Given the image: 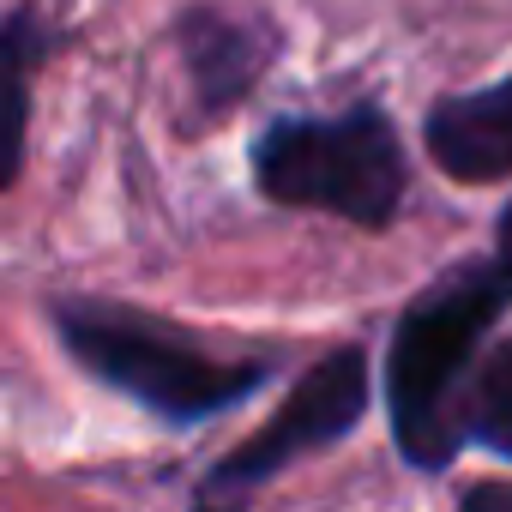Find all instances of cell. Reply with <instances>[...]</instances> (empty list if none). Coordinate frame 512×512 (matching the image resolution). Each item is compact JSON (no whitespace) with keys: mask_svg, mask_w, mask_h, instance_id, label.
I'll return each instance as SVG.
<instances>
[{"mask_svg":"<svg viewBox=\"0 0 512 512\" xmlns=\"http://www.w3.org/2000/svg\"><path fill=\"white\" fill-rule=\"evenodd\" d=\"M512 302V278L500 266H470L452 272L446 284L422 290L416 308L398 320L392 332V356H386V398H392V434L398 452L422 470L452 464L458 452V380L482 344V332L506 314Z\"/></svg>","mask_w":512,"mask_h":512,"instance_id":"cell-1","label":"cell"},{"mask_svg":"<svg viewBox=\"0 0 512 512\" xmlns=\"http://www.w3.org/2000/svg\"><path fill=\"white\" fill-rule=\"evenodd\" d=\"M253 181L278 205L338 211L344 223L386 229L398 217L410 163L380 109H350L338 121H278L253 145Z\"/></svg>","mask_w":512,"mask_h":512,"instance_id":"cell-2","label":"cell"},{"mask_svg":"<svg viewBox=\"0 0 512 512\" xmlns=\"http://www.w3.org/2000/svg\"><path fill=\"white\" fill-rule=\"evenodd\" d=\"M67 350L109 380L115 392L139 398L145 410L169 416V422H205L229 404H241L253 386L266 380V362H223L205 356L193 338L139 320L127 308H97V302H73L55 314Z\"/></svg>","mask_w":512,"mask_h":512,"instance_id":"cell-3","label":"cell"},{"mask_svg":"<svg viewBox=\"0 0 512 512\" xmlns=\"http://www.w3.org/2000/svg\"><path fill=\"white\" fill-rule=\"evenodd\" d=\"M368 410V356L362 350H332L326 362H314L302 374V386L284 398V410L253 434L241 452H229L211 470V488H247V482H266L284 464L344 440Z\"/></svg>","mask_w":512,"mask_h":512,"instance_id":"cell-4","label":"cell"},{"mask_svg":"<svg viewBox=\"0 0 512 512\" xmlns=\"http://www.w3.org/2000/svg\"><path fill=\"white\" fill-rule=\"evenodd\" d=\"M422 133H428L434 163L452 181H500V175H512V79L434 103Z\"/></svg>","mask_w":512,"mask_h":512,"instance_id":"cell-5","label":"cell"},{"mask_svg":"<svg viewBox=\"0 0 512 512\" xmlns=\"http://www.w3.org/2000/svg\"><path fill=\"white\" fill-rule=\"evenodd\" d=\"M49 55V31L37 7H19L0 25V193L25 169V133H31V79Z\"/></svg>","mask_w":512,"mask_h":512,"instance_id":"cell-6","label":"cell"},{"mask_svg":"<svg viewBox=\"0 0 512 512\" xmlns=\"http://www.w3.org/2000/svg\"><path fill=\"white\" fill-rule=\"evenodd\" d=\"M181 43H187V67L199 79V97L211 109H223L229 97H241L253 85V73H260V61H266L260 43H253L241 25L217 19V13H193L181 25Z\"/></svg>","mask_w":512,"mask_h":512,"instance_id":"cell-7","label":"cell"},{"mask_svg":"<svg viewBox=\"0 0 512 512\" xmlns=\"http://www.w3.org/2000/svg\"><path fill=\"white\" fill-rule=\"evenodd\" d=\"M464 422H470V434H476L482 446H494V452L512 458V344H500V350L482 362Z\"/></svg>","mask_w":512,"mask_h":512,"instance_id":"cell-8","label":"cell"},{"mask_svg":"<svg viewBox=\"0 0 512 512\" xmlns=\"http://www.w3.org/2000/svg\"><path fill=\"white\" fill-rule=\"evenodd\" d=\"M464 512H512V482H476L464 494Z\"/></svg>","mask_w":512,"mask_h":512,"instance_id":"cell-9","label":"cell"},{"mask_svg":"<svg viewBox=\"0 0 512 512\" xmlns=\"http://www.w3.org/2000/svg\"><path fill=\"white\" fill-rule=\"evenodd\" d=\"M494 260H500V272L512 278V199H506V211H500V229H494Z\"/></svg>","mask_w":512,"mask_h":512,"instance_id":"cell-10","label":"cell"},{"mask_svg":"<svg viewBox=\"0 0 512 512\" xmlns=\"http://www.w3.org/2000/svg\"><path fill=\"white\" fill-rule=\"evenodd\" d=\"M199 512H223V506H199Z\"/></svg>","mask_w":512,"mask_h":512,"instance_id":"cell-11","label":"cell"}]
</instances>
